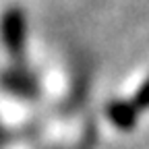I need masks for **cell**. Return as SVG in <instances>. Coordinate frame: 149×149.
Wrapping results in <instances>:
<instances>
[{
    "instance_id": "obj_2",
    "label": "cell",
    "mask_w": 149,
    "mask_h": 149,
    "mask_svg": "<svg viewBox=\"0 0 149 149\" xmlns=\"http://www.w3.org/2000/svg\"><path fill=\"white\" fill-rule=\"evenodd\" d=\"M110 120L118 124L120 128H128L130 124H135V114H137V108L133 102H128V104H114L110 108Z\"/></svg>"
},
{
    "instance_id": "obj_4",
    "label": "cell",
    "mask_w": 149,
    "mask_h": 149,
    "mask_svg": "<svg viewBox=\"0 0 149 149\" xmlns=\"http://www.w3.org/2000/svg\"><path fill=\"white\" fill-rule=\"evenodd\" d=\"M133 104H135V108L139 110V108H147L149 106V81L137 91V95H135V100H133Z\"/></svg>"
},
{
    "instance_id": "obj_3",
    "label": "cell",
    "mask_w": 149,
    "mask_h": 149,
    "mask_svg": "<svg viewBox=\"0 0 149 149\" xmlns=\"http://www.w3.org/2000/svg\"><path fill=\"white\" fill-rule=\"evenodd\" d=\"M6 87L13 89L15 93H19V95H29V93L33 91V81L29 77H25V74H15V77H6Z\"/></svg>"
},
{
    "instance_id": "obj_1",
    "label": "cell",
    "mask_w": 149,
    "mask_h": 149,
    "mask_svg": "<svg viewBox=\"0 0 149 149\" xmlns=\"http://www.w3.org/2000/svg\"><path fill=\"white\" fill-rule=\"evenodd\" d=\"M2 33H4V44H6L8 52L15 58H21L23 48H25V19H23L21 10L13 8L4 15Z\"/></svg>"
}]
</instances>
